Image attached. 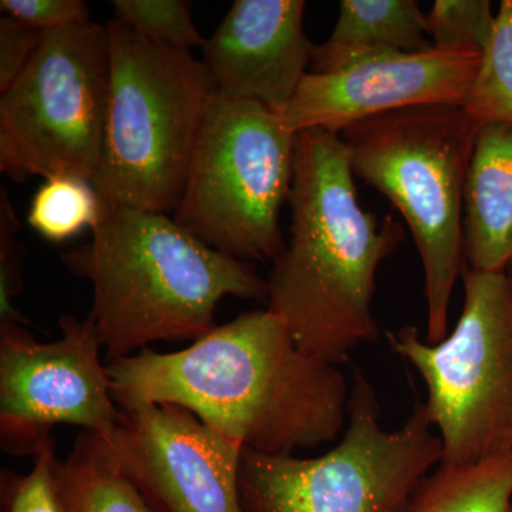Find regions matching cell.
<instances>
[{
	"label": "cell",
	"mask_w": 512,
	"mask_h": 512,
	"mask_svg": "<svg viewBox=\"0 0 512 512\" xmlns=\"http://www.w3.org/2000/svg\"><path fill=\"white\" fill-rule=\"evenodd\" d=\"M107 370L121 410L174 404L258 453L323 446L348 421L342 370L299 348L269 309L215 326L183 350L146 348Z\"/></svg>",
	"instance_id": "1"
},
{
	"label": "cell",
	"mask_w": 512,
	"mask_h": 512,
	"mask_svg": "<svg viewBox=\"0 0 512 512\" xmlns=\"http://www.w3.org/2000/svg\"><path fill=\"white\" fill-rule=\"evenodd\" d=\"M288 201L291 238L269 276L268 309L299 348L340 366L379 335L376 272L403 241V227L392 218L379 224L360 205L345 140L320 128L296 137Z\"/></svg>",
	"instance_id": "2"
},
{
	"label": "cell",
	"mask_w": 512,
	"mask_h": 512,
	"mask_svg": "<svg viewBox=\"0 0 512 512\" xmlns=\"http://www.w3.org/2000/svg\"><path fill=\"white\" fill-rule=\"evenodd\" d=\"M103 202V201H101ZM92 241L62 255L93 288V320L107 362L150 343L197 340L227 296L268 299V282L163 212L103 202Z\"/></svg>",
	"instance_id": "3"
},
{
	"label": "cell",
	"mask_w": 512,
	"mask_h": 512,
	"mask_svg": "<svg viewBox=\"0 0 512 512\" xmlns=\"http://www.w3.org/2000/svg\"><path fill=\"white\" fill-rule=\"evenodd\" d=\"M478 126L461 106L430 104L379 114L346 128L353 174L403 215L424 269L429 343L448 335L464 256V194Z\"/></svg>",
	"instance_id": "4"
},
{
	"label": "cell",
	"mask_w": 512,
	"mask_h": 512,
	"mask_svg": "<svg viewBox=\"0 0 512 512\" xmlns=\"http://www.w3.org/2000/svg\"><path fill=\"white\" fill-rule=\"evenodd\" d=\"M106 28L109 107L93 185L104 204L168 214L183 192L214 83L188 50L151 42L119 19Z\"/></svg>",
	"instance_id": "5"
},
{
	"label": "cell",
	"mask_w": 512,
	"mask_h": 512,
	"mask_svg": "<svg viewBox=\"0 0 512 512\" xmlns=\"http://www.w3.org/2000/svg\"><path fill=\"white\" fill-rule=\"evenodd\" d=\"M375 387L360 369L350 384L342 439L319 457L245 448L239 470L244 512H404L443 461V446L417 397L409 419L383 429Z\"/></svg>",
	"instance_id": "6"
},
{
	"label": "cell",
	"mask_w": 512,
	"mask_h": 512,
	"mask_svg": "<svg viewBox=\"0 0 512 512\" xmlns=\"http://www.w3.org/2000/svg\"><path fill=\"white\" fill-rule=\"evenodd\" d=\"M296 134L258 103L211 94L174 221L238 261H275L289 200Z\"/></svg>",
	"instance_id": "7"
},
{
	"label": "cell",
	"mask_w": 512,
	"mask_h": 512,
	"mask_svg": "<svg viewBox=\"0 0 512 512\" xmlns=\"http://www.w3.org/2000/svg\"><path fill=\"white\" fill-rule=\"evenodd\" d=\"M463 279V312L446 339L433 345L413 326L387 332L390 348L426 384L446 466L512 454V279L468 266Z\"/></svg>",
	"instance_id": "8"
},
{
	"label": "cell",
	"mask_w": 512,
	"mask_h": 512,
	"mask_svg": "<svg viewBox=\"0 0 512 512\" xmlns=\"http://www.w3.org/2000/svg\"><path fill=\"white\" fill-rule=\"evenodd\" d=\"M110 92L109 33L97 23L43 32L35 55L0 93V171L32 177L99 171Z\"/></svg>",
	"instance_id": "9"
},
{
	"label": "cell",
	"mask_w": 512,
	"mask_h": 512,
	"mask_svg": "<svg viewBox=\"0 0 512 512\" xmlns=\"http://www.w3.org/2000/svg\"><path fill=\"white\" fill-rule=\"evenodd\" d=\"M59 328V339L43 343L19 323L0 326V437L8 453L35 456L56 424L107 439L119 423L93 320L62 315Z\"/></svg>",
	"instance_id": "10"
},
{
	"label": "cell",
	"mask_w": 512,
	"mask_h": 512,
	"mask_svg": "<svg viewBox=\"0 0 512 512\" xmlns=\"http://www.w3.org/2000/svg\"><path fill=\"white\" fill-rule=\"evenodd\" d=\"M104 439V437H103ZM107 446L156 512H244L245 446L174 404L121 410Z\"/></svg>",
	"instance_id": "11"
},
{
	"label": "cell",
	"mask_w": 512,
	"mask_h": 512,
	"mask_svg": "<svg viewBox=\"0 0 512 512\" xmlns=\"http://www.w3.org/2000/svg\"><path fill=\"white\" fill-rule=\"evenodd\" d=\"M481 62L483 50L468 46L367 53L332 72L306 74L275 114L298 136L312 128L342 134L359 121L406 107H463Z\"/></svg>",
	"instance_id": "12"
},
{
	"label": "cell",
	"mask_w": 512,
	"mask_h": 512,
	"mask_svg": "<svg viewBox=\"0 0 512 512\" xmlns=\"http://www.w3.org/2000/svg\"><path fill=\"white\" fill-rule=\"evenodd\" d=\"M303 0H237L210 39L204 64L215 92L279 111L312 64Z\"/></svg>",
	"instance_id": "13"
},
{
	"label": "cell",
	"mask_w": 512,
	"mask_h": 512,
	"mask_svg": "<svg viewBox=\"0 0 512 512\" xmlns=\"http://www.w3.org/2000/svg\"><path fill=\"white\" fill-rule=\"evenodd\" d=\"M464 256L474 271L512 261V124L478 127L464 194Z\"/></svg>",
	"instance_id": "14"
},
{
	"label": "cell",
	"mask_w": 512,
	"mask_h": 512,
	"mask_svg": "<svg viewBox=\"0 0 512 512\" xmlns=\"http://www.w3.org/2000/svg\"><path fill=\"white\" fill-rule=\"evenodd\" d=\"M426 15L414 0H342L332 35L313 47L312 72L328 73L367 53H420L427 40Z\"/></svg>",
	"instance_id": "15"
},
{
	"label": "cell",
	"mask_w": 512,
	"mask_h": 512,
	"mask_svg": "<svg viewBox=\"0 0 512 512\" xmlns=\"http://www.w3.org/2000/svg\"><path fill=\"white\" fill-rule=\"evenodd\" d=\"M64 512H154L117 463L106 440L84 431L64 461H57Z\"/></svg>",
	"instance_id": "16"
},
{
	"label": "cell",
	"mask_w": 512,
	"mask_h": 512,
	"mask_svg": "<svg viewBox=\"0 0 512 512\" xmlns=\"http://www.w3.org/2000/svg\"><path fill=\"white\" fill-rule=\"evenodd\" d=\"M404 512H512V454L473 466L440 464Z\"/></svg>",
	"instance_id": "17"
},
{
	"label": "cell",
	"mask_w": 512,
	"mask_h": 512,
	"mask_svg": "<svg viewBox=\"0 0 512 512\" xmlns=\"http://www.w3.org/2000/svg\"><path fill=\"white\" fill-rule=\"evenodd\" d=\"M103 202L92 181L77 175H53L30 202L28 222L40 237L63 242L99 225Z\"/></svg>",
	"instance_id": "18"
},
{
	"label": "cell",
	"mask_w": 512,
	"mask_h": 512,
	"mask_svg": "<svg viewBox=\"0 0 512 512\" xmlns=\"http://www.w3.org/2000/svg\"><path fill=\"white\" fill-rule=\"evenodd\" d=\"M463 109L478 127L512 124V0H503Z\"/></svg>",
	"instance_id": "19"
},
{
	"label": "cell",
	"mask_w": 512,
	"mask_h": 512,
	"mask_svg": "<svg viewBox=\"0 0 512 512\" xmlns=\"http://www.w3.org/2000/svg\"><path fill=\"white\" fill-rule=\"evenodd\" d=\"M117 19L158 45L188 50L204 46L191 15V3L183 0H114Z\"/></svg>",
	"instance_id": "20"
},
{
	"label": "cell",
	"mask_w": 512,
	"mask_h": 512,
	"mask_svg": "<svg viewBox=\"0 0 512 512\" xmlns=\"http://www.w3.org/2000/svg\"><path fill=\"white\" fill-rule=\"evenodd\" d=\"M426 22L433 46L484 50L493 35L495 16L488 0H437Z\"/></svg>",
	"instance_id": "21"
},
{
	"label": "cell",
	"mask_w": 512,
	"mask_h": 512,
	"mask_svg": "<svg viewBox=\"0 0 512 512\" xmlns=\"http://www.w3.org/2000/svg\"><path fill=\"white\" fill-rule=\"evenodd\" d=\"M57 461L49 434L37 447L32 470L16 484L8 512H64L56 480Z\"/></svg>",
	"instance_id": "22"
},
{
	"label": "cell",
	"mask_w": 512,
	"mask_h": 512,
	"mask_svg": "<svg viewBox=\"0 0 512 512\" xmlns=\"http://www.w3.org/2000/svg\"><path fill=\"white\" fill-rule=\"evenodd\" d=\"M19 222L13 212L10 198L5 188L0 191V318L2 323H20L25 319L13 306V298L20 291L19 244L15 234Z\"/></svg>",
	"instance_id": "23"
},
{
	"label": "cell",
	"mask_w": 512,
	"mask_h": 512,
	"mask_svg": "<svg viewBox=\"0 0 512 512\" xmlns=\"http://www.w3.org/2000/svg\"><path fill=\"white\" fill-rule=\"evenodd\" d=\"M0 9L40 32L92 20L82 0H2Z\"/></svg>",
	"instance_id": "24"
},
{
	"label": "cell",
	"mask_w": 512,
	"mask_h": 512,
	"mask_svg": "<svg viewBox=\"0 0 512 512\" xmlns=\"http://www.w3.org/2000/svg\"><path fill=\"white\" fill-rule=\"evenodd\" d=\"M43 32L30 28L12 16L0 18V93L6 92L18 79L35 55Z\"/></svg>",
	"instance_id": "25"
},
{
	"label": "cell",
	"mask_w": 512,
	"mask_h": 512,
	"mask_svg": "<svg viewBox=\"0 0 512 512\" xmlns=\"http://www.w3.org/2000/svg\"><path fill=\"white\" fill-rule=\"evenodd\" d=\"M507 274L510 275V278L512 279V261L510 262V265H508Z\"/></svg>",
	"instance_id": "26"
}]
</instances>
